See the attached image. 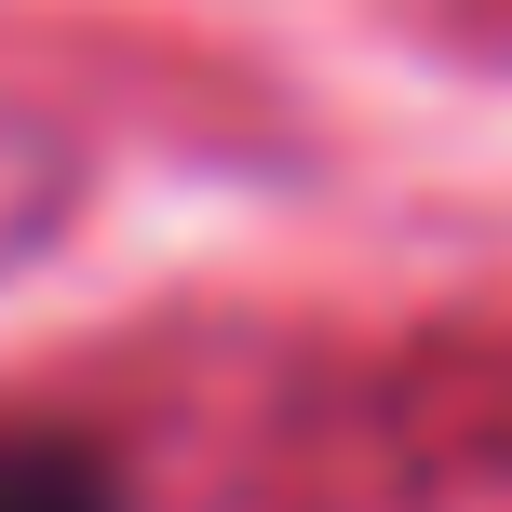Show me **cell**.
Masks as SVG:
<instances>
[{
    "instance_id": "6da1fadb",
    "label": "cell",
    "mask_w": 512,
    "mask_h": 512,
    "mask_svg": "<svg viewBox=\"0 0 512 512\" xmlns=\"http://www.w3.org/2000/svg\"><path fill=\"white\" fill-rule=\"evenodd\" d=\"M0 512H122L95 445H0Z\"/></svg>"
}]
</instances>
